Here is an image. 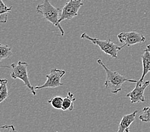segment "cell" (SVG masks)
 <instances>
[{
  "label": "cell",
  "instance_id": "277c9868",
  "mask_svg": "<svg viewBox=\"0 0 150 132\" xmlns=\"http://www.w3.org/2000/svg\"><path fill=\"white\" fill-rule=\"evenodd\" d=\"M28 64L23 61H19L17 64H12L10 65V67L12 69L11 77L13 79H19L23 81L25 86L29 89L31 94L34 96H36V90L35 89V87L31 85L29 76H28Z\"/></svg>",
  "mask_w": 150,
  "mask_h": 132
},
{
  "label": "cell",
  "instance_id": "30bf717a",
  "mask_svg": "<svg viewBox=\"0 0 150 132\" xmlns=\"http://www.w3.org/2000/svg\"><path fill=\"white\" fill-rule=\"evenodd\" d=\"M142 62V74L141 78L137 82L139 83H143L144 78L149 72H150V52L146 49L143 54L141 56Z\"/></svg>",
  "mask_w": 150,
  "mask_h": 132
},
{
  "label": "cell",
  "instance_id": "52a82bcc",
  "mask_svg": "<svg viewBox=\"0 0 150 132\" xmlns=\"http://www.w3.org/2000/svg\"><path fill=\"white\" fill-rule=\"evenodd\" d=\"M117 38L121 43H123L121 46L123 48L125 46H130L136 44L142 43L146 41V37L142 34L135 31L122 32L117 35Z\"/></svg>",
  "mask_w": 150,
  "mask_h": 132
},
{
  "label": "cell",
  "instance_id": "ba28073f",
  "mask_svg": "<svg viewBox=\"0 0 150 132\" xmlns=\"http://www.w3.org/2000/svg\"><path fill=\"white\" fill-rule=\"evenodd\" d=\"M149 84V81H146L141 84L137 82L134 90L127 94V97L130 98L132 103L145 102L144 91Z\"/></svg>",
  "mask_w": 150,
  "mask_h": 132
},
{
  "label": "cell",
  "instance_id": "8992f818",
  "mask_svg": "<svg viewBox=\"0 0 150 132\" xmlns=\"http://www.w3.org/2000/svg\"><path fill=\"white\" fill-rule=\"evenodd\" d=\"M84 0H70L65 3L62 9L59 18V23L65 20H71L78 15L81 7L84 5Z\"/></svg>",
  "mask_w": 150,
  "mask_h": 132
},
{
  "label": "cell",
  "instance_id": "7a4b0ae2",
  "mask_svg": "<svg viewBox=\"0 0 150 132\" xmlns=\"http://www.w3.org/2000/svg\"><path fill=\"white\" fill-rule=\"evenodd\" d=\"M36 11L38 13L41 14L46 20L49 21L50 23L58 27L61 35L63 36L65 32L59 22L62 9L52 6L49 2V0H44L42 4H39L37 6Z\"/></svg>",
  "mask_w": 150,
  "mask_h": 132
},
{
  "label": "cell",
  "instance_id": "44dd1931",
  "mask_svg": "<svg viewBox=\"0 0 150 132\" xmlns=\"http://www.w3.org/2000/svg\"><path fill=\"white\" fill-rule=\"evenodd\" d=\"M56 132H58V131H56Z\"/></svg>",
  "mask_w": 150,
  "mask_h": 132
},
{
  "label": "cell",
  "instance_id": "5bb4252c",
  "mask_svg": "<svg viewBox=\"0 0 150 132\" xmlns=\"http://www.w3.org/2000/svg\"><path fill=\"white\" fill-rule=\"evenodd\" d=\"M63 98L60 96H56L48 101V103L56 109H62Z\"/></svg>",
  "mask_w": 150,
  "mask_h": 132
},
{
  "label": "cell",
  "instance_id": "e0dca14e",
  "mask_svg": "<svg viewBox=\"0 0 150 132\" xmlns=\"http://www.w3.org/2000/svg\"><path fill=\"white\" fill-rule=\"evenodd\" d=\"M0 132H17L16 130L15 126L12 124H6L0 127Z\"/></svg>",
  "mask_w": 150,
  "mask_h": 132
},
{
  "label": "cell",
  "instance_id": "6da1fadb",
  "mask_svg": "<svg viewBox=\"0 0 150 132\" xmlns=\"http://www.w3.org/2000/svg\"><path fill=\"white\" fill-rule=\"evenodd\" d=\"M97 63L104 69L106 73V80L105 87L112 94H118L121 91V87L125 82L128 81L130 83H135L138 81L135 80L128 79L126 76H123L116 71H112L107 67L101 59L97 60Z\"/></svg>",
  "mask_w": 150,
  "mask_h": 132
},
{
  "label": "cell",
  "instance_id": "8fae6325",
  "mask_svg": "<svg viewBox=\"0 0 150 132\" xmlns=\"http://www.w3.org/2000/svg\"><path fill=\"white\" fill-rule=\"evenodd\" d=\"M76 101V98H74V94L72 92H68L67 97L63 98V107L62 109L64 111L66 110H69V111H72L74 109V102Z\"/></svg>",
  "mask_w": 150,
  "mask_h": 132
},
{
  "label": "cell",
  "instance_id": "9a60e30c",
  "mask_svg": "<svg viewBox=\"0 0 150 132\" xmlns=\"http://www.w3.org/2000/svg\"><path fill=\"white\" fill-rule=\"evenodd\" d=\"M139 119L142 122L150 123V107H145L142 109V113L139 116Z\"/></svg>",
  "mask_w": 150,
  "mask_h": 132
},
{
  "label": "cell",
  "instance_id": "3957f363",
  "mask_svg": "<svg viewBox=\"0 0 150 132\" xmlns=\"http://www.w3.org/2000/svg\"><path fill=\"white\" fill-rule=\"evenodd\" d=\"M81 39H86L90 41L92 43L97 45L102 52L105 54L109 55L114 59L117 58V53L123 48L122 46H120L113 43L110 39L105 40H101L98 38H93L86 33H83L81 36Z\"/></svg>",
  "mask_w": 150,
  "mask_h": 132
},
{
  "label": "cell",
  "instance_id": "4fadbf2b",
  "mask_svg": "<svg viewBox=\"0 0 150 132\" xmlns=\"http://www.w3.org/2000/svg\"><path fill=\"white\" fill-rule=\"evenodd\" d=\"M12 55L11 48L8 45L0 44V61L10 57Z\"/></svg>",
  "mask_w": 150,
  "mask_h": 132
},
{
  "label": "cell",
  "instance_id": "ffe728a7",
  "mask_svg": "<svg viewBox=\"0 0 150 132\" xmlns=\"http://www.w3.org/2000/svg\"><path fill=\"white\" fill-rule=\"evenodd\" d=\"M125 132H130V129H129V128H128V129H127Z\"/></svg>",
  "mask_w": 150,
  "mask_h": 132
},
{
  "label": "cell",
  "instance_id": "5b68a950",
  "mask_svg": "<svg viewBox=\"0 0 150 132\" xmlns=\"http://www.w3.org/2000/svg\"><path fill=\"white\" fill-rule=\"evenodd\" d=\"M66 74L65 70L52 69L49 74L46 75L47 80L42 85L35 86V90H40L43 88H55L62 87L64 84L62 83V79L64 75Z\"/></svg>",
  "mask_w": 150,
  "mask_h": 132
},
{
  "label": "cell",
  "instance_id": "ac0fdd59",
  "mask_svg": "<svg viewBox=\"0 0 150 132\" xmlns=\"http://www.w3.org/2000/svg\"><path fill=\"white\" fill-rule=\"evenodd\" d=\"M7 19H8V14H3L0 15V22L1 23H6Z\"/></svg>",
  "mask_w": 150,
  "mask_h": 132
},
{
  "label": "cell",
  "instance_id": "2e32d148",
  "mask_svg": "<svg viewBox=\"0 0 150 132\" xmlns=\"http://www.w3.org/2000/svg\"><path fill=\"white\" fill-rule=\"evenodd\" d=\"M12 8V6L7 7L3 0H0V15H3V14H8V13L11 12Z\"/></svg>",
  "mask_w": 150,
  "mask_h": 132
},
{
  "label": "cell",
  "instance_id": "d6986e66",
  "mask_svg": "<svg viewBox=\"0 0 150 132\" xmlns=\"http://www.w3.org/2000/svg\"><path fill=\"white\" fill-rule=\"evenodd\" d=\"M146 49H147L150 52V45H148L147 46H146Z\"/></svg>",
  "mask_w": 150,
  "mask_h": 132
},
{
  "label": "cell",
  "instance_id": "9c48e42d",
  "mask_svg": "<svg viewBox=\"0 0 150 132\" xmlns=\"http://www.w3.org/2000/svg\"><path fill=\"white\" fill-rule=\"evenodd\" d=\"M138 111V110H135L134 112L129 114V115L123 116L120 123L118 130L116 132L126 131V130L128 129V128H129L130 126L135 121V117H136V115Z\"/></svg>",
  "mask_w": 150,
  "mask_h": 132
},
{
  "label": "cell",
  "instance_id": "7c38bea8",
  "mask_svg": "<svg viewBox=\"0 0 150 132\" xmlns=\"http://www.w3.org/2000/svg\"><path fill=\"white\" fill-rule=\"evenodd\" d=\"M8 80L1 79L0 80V102H3L9 97L8 90L7 87Z\"/></svg>",
  "mask_w": 150,
  "mask_h": 132
}]
</instances>
